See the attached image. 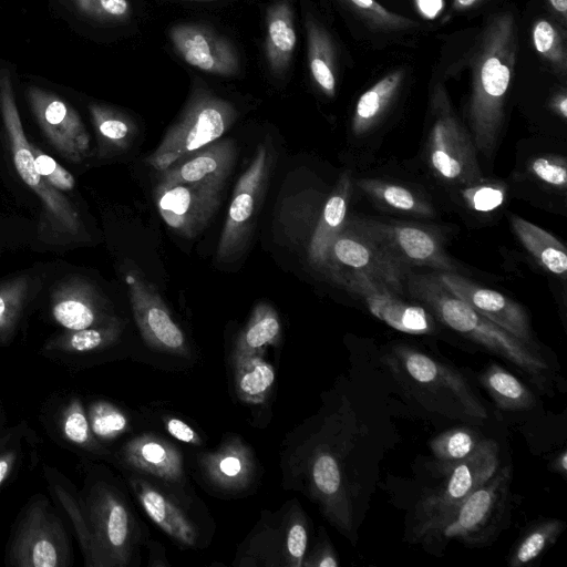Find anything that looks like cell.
<instances>
[{
	"label": "cell",
	"instance_id": "obj_43",
	"mask_svg": "<svg viewBox=\"0 0 567 567\" xmlns=\"http://www.w3.org/2000/svg\"><path fill=\"white\" fill-rule=\"evenodd\" d=\"M28 431V424L21 422L0 432V487L8 482L21 461Z\"/></svg>",
	"mask_w": 567,
	"mask_h": 567
},
{
	"label": "cell",
	"instance_id": "obj_17",
	"mask_svg": "<svg viewBox=\"0 0 567 567\" xmlns=\"http://www.w3.org/2000/svg\"><path fill=\"white\" fill-rule=\"evenodd\" d=\"M31 110L51 145L68 159L80 163L89 154L90 135L76 111L55 94L31 86Z\"/></svg>",
	"mask_w": 567,
	"mask_h": 567
},
{
	"label": "cell",
	"instance_id": "obj_21",
	"mask_svg": "<svg viewBox=\"0 0 567 567\" xmlns=\"http://www.w3.org/2000/svg\"><path fill=\"white\" fill-rule=\"evenodd\" d=\"M51 315L65 330H80L116 318L97 289L82 277L60 281L51 293Z\"/></svg>",
	"mask_w": 567,
	"mask_h": 567
},
{
	"label": "cell",
	"instance_id": "obj_58",
	"mask_svg": "<svg viewBox=\"0 0 567 567\" xmlns=\"http://www.w3.org/2000/svg\"><path fill=\"white\" fill-rule=\"evenodd\" d=\"M177 1H213V0H177Z\"/></svg>",
	"mask_w": 567,
	"mask_h": 567
},
{
	"label": "cell",
	"instance_id": "obj_4",
	"mask_svg": "<svg viewBox=\"0 0 567 567\" xmlns=\"http://www.w3.org/2000/svg\"><path fill=\"white\" fill-rule=\"evenodd\" d=\"M404 393L425 410L465 423L488 413L464 374L409 344L391 346L381 359Z\"/></svg>",
	"mask_w": 567,
	"mask_h": 567
},
{
	"label": "cell",
	"instance_id": "obj_33",
	"mask_svg": "<svg viewBox=\"0 0 567 567\" xmlns=\"http://www.w3.org/2000/svg\"><path fill=\"white\" fill-rule=\"evenodd\" d=\"M89 109L97 136L99 155L125 151L135 137V123L126 114L106 105L91 104Z\"/></svg>",
	"mask_w": 567,
	"mask_h": 567
},
{
	"label": "cell",
	"instance_id": "obj_23",
	"mask_svg": "<svg viewBox=\"0 0 567 567\" xmlns=\"http://www.w3.org/2000/svg\"><path fill=\"white\" fill-rule=\"evenodd\" d=\"M130 486L147 516L176 543L186 547L199 544L193 519L172 496L141 476H131Z\"/></svg>",
	"mask_w": 567,
	"mask_h": 567
},
{
	"label": "cell",
	"instance_id": "obj_56",
	"mask_svg": "<svg viewBox=\"0 0 567 567\" xmlns=\"http://www.w3.org/2000/svg\"><path fill=\"white\" fill-rule=\"evenodd\" d=\"M480 0H454L456 10H465L475 6Z\"/></svg>",
	"mask_w": 567,
	"mask_h": 567
},
{
	"label": "cell",
	"instance_id": "obj_1",
	"mask_svg": "<svg viewBox=\"0 0 567 567\" xmlns=\"http://www.w3.org/2000/svg\"><path fill=\"white\" fill-rule=\"evenodd\" d=\"M368 434V427L346 401L323 420L307 447L305 471L310 495L330 524L351 542L357 538L363 499L355 461H361Z\"/></svg>",
	"mask_w": 567,
	"mask_h": 567
},
{
	"label": "cell",
	"instance_id": "obj_3",
	"mask_svg": "<svg viewBox=\"0 0 567 567\" xmlns=\"http://www.w3.org/2000/svg\"><path fill=\"white\" fill-rule=\"evenodd\" d=\"M516 54V21L512 13L503 12L485 28L473 61L467 118L475 148L485 156L499 135Z\"/></svg>",
	"mask_w": 567,
	"mask_h": 567
},
{
	"label": "cell",
	"instance_id": "obj_7",
	"mask_svg": "<svg viewBox=\"0 0 567 567\" xmlns=\"http://www.w3.org/2000/svg\"><path fill=\"white\" fill-rule=\"evenodd\" d=\"M237 118L235 106L212 92L194 89L179 117L168 127L146 165L163 172L221 137Z\"/></svg>",
	"mask_w": 567,
	"mask_h": 567
},
{
	"label": "cell",
	"instance_id": "obj_32",
	"mask_svg": "<svg viewBox=\"0 0 567 567\" xmlns=\"http://www.w3.org/2000/svg\"><path fill=\"white\" fill-rule=\"evenodd\" d=\"M402 80L403 71L391 72L360 96L351 122L354 135L365 134L380 121L396 95Z\"/></svg>",
	"mask_w": 567,
	"mask_h": 567
},
{
	"label": "cell",
	"instance_id": "obj_54",
	"mask_svg": "<svg viewBox=\"0 0 567 567\" xmlns=\"http://www.w3.org/2000/svg\"><path fill=\"white\" fill-rule=\"evenodd\" d=\"M551 8L557 14H559L563 21H566L567 17V0H548Z\"/></svg>",
	"mask_w": 567,
	"mask_h": 567
},
{
	"label": "cell",
	"instance_id": "obj_18",
	"mask_svg": "<svg viewBox=\"0 0 567 567\" xmlns=\"http://www.w3.org/2000/svg\"><path fill=\"white\" fill-rule=\"evenodd\" d=\"M440 282L472 309L520 341L539 350L525 309L503 293L480 286L456 272H434Z\"/></svg>",
	"mask_w": 567,
	"mask_h": 567
},
{
	"label": "cell",
	"instance_id": "obj_10",
	"mask_svg": "<svg viewBox=\"0 0 567 567\" xmlns=\"http://www.w3.org/2000/svg\"><path fill=\"white\" fill-rule=\"evenodd\" d=\"M0 111L10 142L14 167L25 185L40 198L44 220L55 233L79 236L82 223L75 207L37 171L32 145L24 133L10 74L0 71Z\"/></svg>",
	"mask_w": 567,
	"mask_h": 567
},
{
	"label": "cell",
	"instance_id": "obj_16",
	"mask_svg": "<svg viewBox=\"0 0 567 567\" xmlns=\"http://www.w3.org/2000/svg\"><path fill=\"white\" fill-rule=\"evenodd\" d=\"M125 281L135 322L146 343L164 352L188 355L185 334L155 287L131 272H126Z\"/></svg>",
	"mask_w": 567,
	"mask_h": 567
},
{
	"label": "cell",
	"instance_id": "obj_48",
	"mask_svg": "<svg viewBox=\"0 0 567 567\" xmlns=\"http://www.w3.org/2000/svg\"><path fill=\"white\" fill-rule=\"evenodd\" d=\"M532 174L539 181L558 188L567 183L566 162L557 156H538L529 165Z\"/></svg>",
	"mask_w": 567,
	"mask_h": 567
},
{
	"label": "cell",
	"instance_id": "obj_20",
	"mask_svg": "<svg viewBox=\"0 0 567 567\" xmlns=\"http://www.w3.org/2000/svg\"><path fill=\"white\" fill-rule=\"evenodd\" d=\"M176 52L189 65L207 73L230 76L239 71L236 48L212 29L195 24H176L169 30Z\"/></svg>",
	"mask_w": 567,
	"mask_h": 567
},
{
	"label": "cell",
	"instance_id": "obj_57",
	"mask_svg": "<svg viewBox=\"0 0 567 567\" xmlns=\"http://www.w3.org/2000/svg\"><path fill=\"white\" fill-rule=\"evenodd\" d=\"M4 423H6V414H4L3 408L0 402V432L4 429Z\"/></svg>",
	"mask_w": 567,
	"mask_h": 567
},
{
	"label": "cell",
	"instance_id": "obj_40",
	"mask_svg": "<svg viewBox=\"0 0 567 567\" xmlns=\"http://www.w3.org/2000/svg\"><path fill=\"white\" fill-rule=\"evenodd\" d=\"M32 281L19 276L0 284V343L13 336L30 297Z\"/></svg>",
	"mask_w": 567,
	"mask_h": 567
},
{
	"label": "cell",
	"instance_id": "obj_36",
	"mask_svg": "<svg viewBox=\"0 0 567 567\" xmlns=\"http://www.w3.org/2000/svg\"><path fill=\"white\" fill-rule=\"evenodd\" d=\"M566 523L557 518L542 519L528 527L508 556L511 567H523L538 559L558 539Z\"/></svg>",
	"mask_w": 567,
	"mask_h": 567
},
{
	"label": "cell",
	"instance_id": "obj_6",
	"mask_svg": "<svg viewBox=\"0 0 567 567\" xmlns=\"http://www.w3.org/2000/svg\"><path fill=\"white\" fill-rule=\"evenodd\" d=\"M499 466L498 444L484 439L465 460L446 471L447 478L435 491L422 497L414 511L412 537L416 542L440 538L463 502L485 483Z\"/></svg>",
	"mask_w": 567,
	"mask_h": 567
},
{
	"label": "cell",
	"instance_id": "obj_53",
	"mask_svg": "<svg viewBox=\"0 0 567 567\" xmlns=\"http://www.w3.org/2000/svg\"><path fill=\"white\" fill-rule=\"evenodd\" d=\"M549 471L566 477L567 475V452L561 450L550 462Z\"/></svg>",
	"mask_w": 567,
	"mask_h": 567
},
{
	"label": "cell",
	"instance_id": "obj_19",
	"mask_svg": "<svg viewBox=\"0 0 567 567\" xmlns=\"http://www.w3.org/2000/svg\"><path fill=\"white\" fill-rule=\"evenodd\" d=\"M341 286L359 297L371 315L400 332L431 334L436 330L434 317L426 308L402 300L367 277L348 278Z\"/></svg>",
	"mask_w": 567,
	"mask_h": 567
},
{
	"label": "cell",
	"instance_id": "obj_13",
	"mask_svg": "<svg viewBox=\"0 0 567 567\" xmlns=\"http://www.w3.org/2000/svg\"><path fill=\"white\" fill-rule=\"evenodd\" d=\"M270 146L260 144L235 186L216 250L219 262L237 259L251 236L274 163Z\"/></svg>",
	"mask_w": 567,
	"mask_h": 567
},
{
	"label": "cell",
	"instance_id": "obj_51",
	"mask_svg": "<svg viewBox=\"0 0 567 567\" xmlns=\"http://www.w3.org/2000/svg\"><path fill=\"white\" fill-rule=\"evenodd\" d=\"M166 429L173 437L181 442L194 445L200 444L199 435L187 423L179 419H168L166 422Z\"/></svg>",
	"mask_w": 567,
	"mask_h": 567
},
{
	"label": "cell",
	"instance_id": "obj_42",
	"mask_svg": "<svg viewBox=\"0 0 567 567\" xmlns=\"http://www.w3.org/2000/svg\"><path fill=\"white\" fill-rule=\"evenodd\" d=\"M533 43L536 51L558 71L566 70V50L561 34L548 20L539 19L533 25Z\"/></svg>",
	"mask_w": 567,
	"mask_h": 567
},
{
	"label": "cell",
	"instance_id": "obj_24",
	"mask_svg": "<svg viewBox=\"0 0 567 567\" xmlns=\"http://www.w3.org/2000/svg\"><path fill=\"white\" fill-rule=\"evenodd\" d=\"M182 164H174L161 174L159 183H226L237 157L233 140L213 142L192 153Z\"/></svg>",
	"mask_w": 567,
	"mask_h": 567
},
{
	"label": "cell",
	"instance_id": "obj_44",
	"mask_svg": "<svg viewBox=\"0 0 567 567\" xmlns=\"http://www.w3.org/2000/svg\"><path fill=\"white\" fill-rule=\"evenodd\" d=\"M307 546L306 516L296 507L286 525V566H302Z\"/></svg>",
	"mask_w": 567,
	"mask_h": 567
},
{
	"label": "cell",
	"instance_id": "obj_22",
	"mask_svg": "<svg viewBox=\"0 0 567 567\" xmlns=\"http://www.w3.org/2000/svg\"><path fill=\"white\" fill-rule=\"evenodd\" d=\"M117 458L125 467L158 478L168 486L182 487L186 482L181 452L155 435L131 439L121 447Z\"/></svg>",
	"mask_w": 567,
	"mask_h": 567
},
{
	"label": "cell",
	"instance_id": "obj_38",
	"mask_svg": "<svg viewBox=\"0 0 567 567\" xmlns=\"http://www.w3.org/2000/svg\"><path fill=\"white\" fill-rule=\"evenodd\" d=\"M235 384L239 398L249 403H261L275 381L271 364L262 360L258 353L235 357Z\"/></svg>",
	"mask_w": 567,
	"mask_h": 567
},
{
	"label": "cell",
	"instance_id": "obj_37",
	"mask_svg": "<svg viewBox=\"0 0 567 567\" xmlns=\"http://www.w3.org/2000/svg\"><path fill=\"white\" fill-rule=\"evenodd\" d=\"M357 184L362 192L385 207L422 217L435 215L429 202L404 186L374 178L359 179Z\"/></svg>",
	"mask_w": 567,
	"mask_h": 567
},
{
	"label": "cell",
	"instance_id": "obj_27",
	"mask_svg": "<svg viewBox=\"0 0 567 567\" xmlns=\"http://www.w3.org/2000/svg\"><path fill=\"white\" fill-rule=\"evenodd\" d=\"M297 34L293 13L287 0L277 1L267 9L265 52L269 70L284 75L291 62Z\"/></svg>",
	"mask_w": 567,
	"mask_h": 567
},
{
	"label": "cell",
	"instance_id": "obj_47",
	"mask_svg": "<svg viewBox=\"0 0 567 567\" xmlns=\"http://www.w3.org/2000/svg\"><path fill=\"white\" fill-rule=\"evenodd\" d=\"M32 145L34 165L44 179L58 190L70 192L74 188L73 175L60 165L54 158Z\"/></svg>",
	"mask_w": 567,
	"mask_h": 567
},
{
	"label": "cell",
	"instance_id": "obj_45",
	"mask_svg": "<svg viewBox=\"0 0 567 567\" xmlns=\"http://www.w3.org/2000/svg\"><path fill=\"white\" fill-rule=\"evenodd\" d=\"M505 187L496 182H480L467 185L462 197L464 203L477 212H491L498 208L505 200Z\"/></svg>",
	"mask_w": 567,
	"mask_h": 567
},
{
	"label": "cell",
	"instance_id": "obj_11",
	"mask_svg": "<svg viewBox=\"0 0 567 567\" xmlns=\"http://www.w3.org/2000/svg\"><path fill=\"white\" fill-rule=\"evenodd\" d=\"M433 124L427 140L432 169L452 185H472L483 179L471 135L454 115L443 89L432 97Z\"/></svg>",
	"mask_w": 567,
	"mask_h": 567
},
{
	"label": "cell",
	"instance_id": "obj_15",
	"mask_svg": "<svg viewBox=\"0 0 567 567\" xmlns=\"http://www.w3.org/2000/svg\"><path fill=\"white\" fill-rule=\"evenodd\" d=\"M357 220L408 268L424 266L441 272H456L440 239L430 229L396 221Z\"/></svg>",
	"mask_w": 567,
	"mask_h": 567
},
{
	"label": "cell",
	"instance_id": "obj_25",
	"mask_svg": "<svg viewBox=\"0 0 567 567\" xmlns=\"http://www.w3.org/2000/svg\"><path fill=\"white\" fill-rule=\"evenodd\" d=\"M351 186L350 174L346 172L328 197L309 243L308 261L315 270L323 275L330 246L347 220Z\"/></svg>",
	"mask_w": 567,
	"mask_h": 567
},
{
	"label": "cell",
	"instance_id": "obj_39",
	"mask_svg": "<svg viewBox=\"0 0 567 567\" xmlns=\"http://www.w3.org/2000/svg\"><path fill=\"white\" fill-rule=\"evenodd\" d=\"M483 440L474 429L457 426L435 436L430 442V449L434 457L447 471L473 454Z\"/></svg>",
	"mask_w": 567,
	"mask_h": 567
},
{
	"label": "cell",
	"instance_id": "obj_14",
	"mask_svg": "<svg viewBox=\"0 0 567 567\" xmlns=\"http://www.w3.org/2000/svg\"><path fill=\"white\" fill-rule=\"evenodd\" d=\"M226 183H158L154 198L162 219L177 235L197 237L209 224L221 202Z\"/></svg>",
	"mask_w": 567,
	"mask_h": 567
},
{
	"label": "cell",
	"instance_id": "obj_49",
	"mask_svg": "<svg viewBox=\"0 0 567 567\" xmlns=\"http://www.w3.org/2000/svg\"><path fill=\"white\" fill-rule=\"evenodd\" d=\"M360 13L373 24L385 29L404 28L412 23L403 17L396 16L380 6L375 0H348Z\"/></svg>",
	"mask_w": 567,
	"mask_h": 567
},
{
	"label": "cell",
	"instance_id": "obj_29",
	"mask_svg": "<svg viewBox=\"0 0 567 567\" xmlns=\"http://www.w3.org/2000/svg\"><path fill=\"white\" fill-rule=\"evenodd\" d=\"M480 382L496 406L503 411H527L536 404L534 392L514 374L495 362L482 370Z\"/></svg>",
	"mask_w": 567,
	"mask_h": 567
},
{
	"label": "cell",
	"instance_id": "obj_41",
	"mask_svg": "<svg viewBox=\"0 0 567 567\" xmlns=\"http://www.w3.org/2000/svg\"><path fill=\"white\" fill-rule=\"evenodd\" d=\"M92 433L100 442L112 441L128 430V420L114 404L96 400L86 409Z\"/></svg>",
	"mask_w": 567,
	"mask_h": 567
},
{
	"label": "cell",
	"instance_id": "obj_9",
	"mask_svg": "<svg viewBox=\"0 0 567 567\" xmlns=\"http://www.w3.org/2000/svg\"><path fill=\"white\" fill-rule=\"evenodd\" d=\"M72 563V546L59 513L45 496H32L12 530L6 565L69 567Z\"/></svg>",
	"mask_w": 567,
	"mask_h": 567
},
{
	"label": "cell",
	"instance_id": "obj_26",
	"mask_svg": "<svg viewBox=\"0 0 567 567\" xmlns=\"http://www.w3.org/2000/svg\"><path fill=\"white\" fill-rule=\"evenodd\" d=\"M53 433L73 451L94 456H106L109 451L92 433L80 398L69 395L58 405L52 416Z\"/></svg>",
	"mask_w": 567,
	"mask_h": 567
},
{
	"label": "cell",
	"instance_id": "obj_52",
	"mask_svg": "<svg viewBox=\"0 0 567 567\" xmlns=\"http://www.w3.org/2000/svg\"><path fill=\"white\" fill-rule=\"evenodd\" d=\"M416 7L423 17L434 19L443 9V0H415Z\"/></svg>",
	"mask_w": 567,
	"mask_h": 567
},
{
	"label": "cell",
	"instance_id": "obj_5",
	"mask_svg": "<svg viewBox=\"0 0 567 567\" xmlns=\"http://www.w3.org/2000/svg\"><path fill=\"white\" fill-rule=\"evenodd\" d=\"M89 546L86 567H125L137 545L136 523L122 492L109 480L87 471L79 491Z\"/></svg>",
	"mask_w": 567,
	"mask_h": 567
},
{
	"label": "cell",
	"instance_id": "obj_8",
	"mask_svg": "<svg viewBox=\"0 0 567 567\" xmlns=\"http://www.w3.org/2000/svg\"><path fill=\"white\" fill-rule=\"evenodd\" d=\"M410 271L390 250L355 219L346 220L333 239L326 275L341 286L348 278L363 276L390 291L402 295Z\"/></svg>",
	"mask_w": 567,
	"mask_h": 567
},
{
	"label": "cell",
	"instance_id": "obj_2",
	"mask_svg": "<svg viewBox=\"0 0 567 567\" xmlns=\"http://www.w3.org/2000/svg\"><path fill=\"white\" fill-rule=\"evenodd\" d=\"M409 295L444 326L520 370L539 390H548L551 370L539 350L520 341L450 292L434 274L409 271Z\"/></svg>",
	"mask_w": 567,
	"mask_h": 567
},
{
	"label": "cell",
	"instance_id": "obj_12",
	"mask_svg": "<svg viewBox=\"0 0 567 567\" xmlns=\"http://www.w3.org/2000/svg\"><path fill=\"white\" fill-rule=\"evenodd\" d=\"M513 470L502 466L463 502L440 538L458 539L468 546H486L504 527L509 505Z\"/></svg>",
	"mask_w": 567,
	"mask_h": 567
},
{
	"label": "cell",
	"instance_id": "obj_55",
	"mask_svg": "<svg viewBox=\"0 0 567 567\" xmlns=\"http://www.w3.org/2000/svg\"><path fill=\"white\" fill-rule=\"evenodd\" d=\"M554 106L556 109V111L564 117L566 118L567 116V97L565 94H561V95H558L556 99H555V102H554Z\"/></svg>",
	"mask_w": 567,
	"mask_h": 567
},
{
	"label": "cell",
	"instance_id": "obj_31",
	"mask_svg": "<svg viewBox=\"0 0 567 567\" xmlns=\"http://www.w3.org/2000/svg\"><path fill=\"white\" fill-rule=\"evenodd\" d=\"M123 330V323L118 318L80 330H66L49 339L43 350L45 352L83 354L99 351L114 344Z\"/></svg>",
	"mask_w": 567,
	"mask_h": 567
},
{
	"label": "cell",
	"instance_id": "obj_46",
	"mask_svg": "<svg viewBox=\"0 0 567 567\" xmlns=\"http://www.w3.org/2000/svg\"><path fill=\"white\" fill-rule=\"evenodd\" d=\"M75 4L80 12L100 21L120 22L131 16L128 0H75Z\"/></svg>",
	"mask_w": 567,
	"mask_h": 567
},
{
	"label": "cell",
	"instance_id": "obj_30",
	"mask_svg": "<svg viewBox=\"0 0 567 567\" xmlns=\"http://www.w3.org/2000/svg\"><path fill=\"white\" fill-rule=\"evenodd\" d=\"M511 223L522 245L546 270L557 276H565L567 251L557 238L519 216H512Z\"/></svg>",
	"mask_w": 567,
	"mask_h": 567
},
{
	"label": "cell",
	"instance_id": "obj_35",
	"mask_svg": "<svg viewBox=\"0 0 567 567\" xmlns=\"http://www.w3.org/2000/svg\"><path fill=\"white\" fill-rule=\"evenodd\" d=\"M280 331V320L276 310L268 303H258L237 338L235 357L259 354L266 346L277 343Z\"/></svg>",
	"mask_w": 567,
	"mask_h": 567
},
{
	"label": "cell",
	"instance_id": "obj_50",
	"mask_svg": "<svg viewBox=\"0 0 567 567\" xmlns=\"http://www.w3.org/2000/svg\"><path fill=\"white\" fill-rule=\"evenodd\" d=\"M302 566L338 567L339 559L329 542H322Z\"/></svg>",
	"mask_w": 567,
	"mask_h": 567
},
{
	"label": "cell",
	"instance_id": "obj_34",
	"mask_svg": "<svg viewBox=\"0 0 567 567\" xmlns=\"http://www.w3.org/2000/svg\"><path fill=\"white\" fill-rule=\"evenodd\" d=\"M306 29L311 78L327 96L333 97L336 94L334 55L329 34L310 18L306 22Z\"/></svg>",
	"mask_w": 567,
	"mask_h": 567
},
{
	"label": "cell",
	"instance_id": "obj_28",
	"mask_svg": "<svg viewBox=\"0 0 567 567\" xmlns=\"http://www.w3.org/2000/svg\"><path fill=\"white\" fill-rule=\"evenodd\" d=\"M208 480L216 486L236 489L246 486L252 476V456L238 441L224 444L203 461Z\"/></svg>",
	"mask_w": 567,
	"mask_h": 567
}]
</instances>
